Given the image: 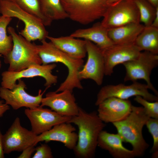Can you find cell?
Returning <instances> with one entry per match:
<instances>
[{"label": "cell", "mask_w": 158, "mask_h": 158, "mask_svg": "<svg viewBox=\"0 0 158 158\" xmlns=\"http://www.w3.org/2000/svg\"><path fill=\"white\" fill-rule=\"evenodd\" d=\"M67 123L75 124L78 129V141L73 150L75 156L80 158L94 157L99 135L105 126L97 112H87L79 107L78 114L71 117Z\"/></svg>", "instance_id": "obj_1"}, {"label": "cell", "mask_w": 158, "mask_h": 158, "mask_svg": "<svg viewBox=\"0 0 158 158\" xmlns=\"http://www.w3.org/2000/svg\"><path fill=\"white\" fill-rule=\"evenodd\" d=\"M41 44L37 45L39 55L42 64L46 65L55 63H60L68 68V75L64 81L55 91L59 92L64 90L73 92L74 88L83 89L78 77V73L84 65L83 59L73 57L57 48L51 42L46 40L41 41Z\"/></svg>", "instance_id": "obj_2"}, {"label": "cell", "mask_w": 158, "mask_h": 158, "mask_svg": "<svg viewBox=\"0 0 158 158\" xmlns=\"http://www.w3.org/2000/svg\"><path fill=\"white\" fill-rule=\"evenodd\" d=\"M150 118L142 107L132 105L125 118L112 123L123 142L132 145L136 157L142 155L149 146L143 137L142 130Z\"/></svg>", "instance_id": "obj_3"}, {"label": "cell", "mask_w": 158, "mask_h": 158, "mask_svg": "<svg viewBox=\"0 0 158 158\" xmlns=\"http://www.w3.org/2000/svg\"><path fill=\"white\" fill-rule=\"evenodd\" d=\"M7 31L13 38V45L11 50L4 56L5 63L9 65L8 71L17 72L35 64H42L37 45L18 34L11 26Z\"/></svg>", "instance_id": "obj_4"}, {"label": "cell", "mask_w": 158, "mask_h": 158, "mask_svg": "<svg viewBox=\"0 0 158 158\" xmlns=\"http://www.w3.org/2000/svg\"><path fill=\"white\" fill-rule=\"evenodd\" d=\"M0 13L3 16L16 18L23 21L24 28L19 34L29 41L46 40L49 36L41 20L11 1L0 0Z\"/></svg>", "instance_id": "obj_5"}, {"label": "cell", "mask_w": 158, "mask_h": 158, "mask_svg": "<svg viewBox=\"0 0 158 158\" xmlns=\"http://www.w3.org/2000/svg\"><path fill=\"white\" fill-rule=\"evenodd\" d=\"M68 18L87 25L103 17L109 5L107 0H61Z\"/></svg>", "instance_id": "obj_6"}, {"label": "cell", "mask_w": 158, "mask_h": 158, "mask_svg": "<svg viewBox=\"0 0 158 158\" xmlns=\"http://www.w3.org/2000/svg\"><path fill=\"white\" fill-rule=\"evenodd\" d=\"M122 64L126 70L125 82L143 79L146 82L149 89L158 96V92L152 83L150 78L152 70L158 64V54L144 51H141L136 58Z\"/></svg>", "instance_id": "obj_7"}, {"label": "cell", "mask_w": 158, "mask_h": 158, "mask_svg": "<svg viewBox=\"0 0 158 158\" xmlns=\"http://www.w3.org/2000/svg\"><path fill=\"white\" fill-rule=\"evenodd\" d=\"M101 23L108 30L140 23V14L133 0H121L109 5Z\"/></svg>", "instance_id": "obj_8"}, {"label": "cell", "mask_w": 158, "mask_h": 158, "mask_svg": "<svg viewBox=\"0 0 158 158\" xmlns=\"http://www.w3.org/2000/svg\"><path fill=\"white\" fill-rule=\"evenodd\" d=\"M56 66L55 63L46 65L35 64L18 71H4L1 74V87L11 90L19 79L40 77L45 80L44 85L48 88L57 82V76L52 73V71Z\"/></svg>", "instance_id": "obj_9"}, {"label": "cell", "mask_w": 158, "mask_h": 158, "mask_svg": "<svg viewBox=\"0 0 158 158\" xmlns=\"http://www.w3.org/2000/svg\"><path fill=\"white\" fill-rule=\"evenodd\" d=\"M149 87L146 84L133 82L130 85L121 83L118 85H107L102 87L97 95L95 103L97 106L104 100L109 97H114L123 99L136 96H140L150 102L158 101L157 96L150 93Z\"/></svg>", "instance_id": "obj_10"}, {"label": "cell", "mask_w": 158, "mask_h": 158, "mask_svg": "<svg viewBox=\"0 0 158 158\" xmlns=\"http://www.w3.org/2000/svg\"><path fill=\"white\" fill-rule=\"evenodd\" d=\"M37 136L31 130L22 127L20 118L16 117L8 130L3 135L4 154H8L14 151L22 152L29 146L35 145Z\"/></svg>", "instance_id": "obj_11"}, {"label": "cell", "mask_w": 158, "mask_h": 158, "mask_svg": "<svg viewBox=\"0 0 158 158\" xmlns=\"http://www.w3.org/2000/svg\"><path fill=\"white\" fill-rule=\"evenodd\" d=\"M18 83L11 90L1 87L0 97L5 101L7 104L11 106L13 109L17 110L22 107L33 109L41 104L43 95L46 89L42 92L40 90L38 95L34 96L28 94L25 91L26 85L21 79L18 80Z\"/></svg>", "instance_id": "obj_12"}, {"label": "cell", "mask_w": 158, "mask_h": 158, "mask_svg": "<svg viewBox=\"0 0 158 158\" xmlns=\"http://www.w3.org/2000/svg\"><path fill=\"white\" fill-rule=\"evenodd\" d=\"M85 40L87 59L78 72V78L80 81L92 80L97 85H100L105 75L104 61L102 51L93 43Z\"/></svg>", "instance_id": "obj_13"}, {"label": "cell", "mask_w": 158, "mask_h": 158, "mask_svg": "<svg viewBox=\"0 0 158 158\" xmlns=\"http://www.w3.org/2000/svg\"><path fill=\"white\" fill-rule=\"evenodd\" d=\"M24 113L30 121L31 130L37 135L49 130L56 125L68 122L71 117L62 116L40 105L33 109H25Z\"/></svg>", "instance_id": "obj_14"}, {"label": "cell", "mask_w": 158, "mask_h": 158, "mask_svg": "<svg viewBox=\"0 0 158 158\" xmlns=\"http://www.w3.org/2000/svg\"><path fill=\"white\" fill-rule=\"evenodd\" d=\"M104 64V74L111 75L114 67L136 58L141 51L134 43L126 44H113L101 49Z\"/></svg>", "instance_id": "obj_15"}, {"label": "cell", "mask_w": 158, "mask_h": 158, "mask_svg": "<svg viewBox=\"0 0 158 158\" xmlns=\"http://www.w3.org/2000/svg\"><path fill=\"white\" fill-rule=\"evenodd\" d=\"M40 106L48 107L60 115L69 117L77 115L79 108L73 92L67 90L47 92L42 98Z\"/></svg>", "instance_id": "obj_16"}, {"label": "cell", "mask_w": 158, "mask_h": 158, "mask_svg": "<svg viewBox=\"0 0 158 158\" xmlns=\"http://www.w3.org/2000/svg\"><path fill=\"white\" fill-rule=\"evenodd\" d=\"M132 106L128 99L110 97L97 106V114L103 122L113 123L125 118L130 113Z\"/></svg>", "instance_id": "obj_17"}, {"label": "cell", "mask_w": 158, "mask_h": 158, "mask_svg": "<svg viewBox=\"0 0 158 158\" xmlns=\"http://www.w3.org/2000/svg\"><path fill=\"white\" fill-rule=\"evenodd\" d=\"M76 128L71 123L65 122L56 125L51 129L37 135L34 144L44 141L47 143L51 141L63 143L67 148L73 150L78 140V135L75 132Z\"/></svg>", "instance_id": "obj_18"}, {"label": "cell", "mask_w": 158, "mask_h": 158, "mask_svg": "<svg viewBox=\"0 0 158 158\" xmlns=\"http://www.w3.org/2000/svg\"><path fill=\"white\" fill-rule=\"evenodd\" d=\"M120 135L102 130L98 138L97 146L107 150L115 158H132L136 157L133 151L123 146Z\"/></svg>", "instance_id": "obj_19"}, {"label": "cell", "mask_w": 158, "mask_h": 158, "mask_svg": "<svg viewBox=\"0 0 158 158\" xmlns=\"http://www.w3.org/2000/svg\"><path fill=\"white\" fill-rule=\"evenodd\" d=\"M108 30L98 22L90 28L76 30L70 35L89 41L103 49L114 44L109 36Z\"/></svg>", "instance_id": "obj_20"}, {"label": "cell", "mask_w": 158, "mask_h": 158, "mask_svg": "<svg viewBox=\"0 0 158 158\" xmlns=\"http://www.w3.org/2000/svg\"><path fill=\"white\" fill-rule=\"evenodd\" d=\"M47 39L57 48L74 58L83 59L87 54L85 40L71 36L55 37L48 36Z\"/></svg>", "instance_id": "obj_21"}, {"label": "cell", "mask_w": 158, "mask_h": 158, "mask_svg": "<svg viewBox=\"0 0 158 158\" xmlns=\"http://www.w3.org/2000/svg\"><path fill=\"white\" fill-rule=\"evenodd\" d=\"M144 26L140 23H130L109 29L108 35L114 44L134 43Z\"/></svg>", "instance_id": "obj_22"}, {"label": "cell", "mask_w": 158, "mask_h": 158, "mask_svg": "<svg viewBox=\"0 0 158 158\" xmlns=\"http://www.w3.org/2000/svg\"><path fill=\"white\" fill-rule=\"evenodd\" d=\"M134 43L141 51H147L157 54L158 28L145 26Z\"/></svg>", "instance_id": "obj_23"}, {"label": "cell", "mask_w": 158, "mask_h": 158, "mask_svg": "<svg viewBox=\"0 0 158 158\" xmlns=\"http://www.w3.org/2000/svg\"><path fill=\"white\" fill-rule=\"evenodd\" d=\"M40 2L42 13L52 21L68 18L61 0H40Z\"/></svg>", "instance_id": "obj_24"}, {"label": "cell", "mask_w": 158, "mask_h": 158, "mask_svg": "<svg viewBox=\"0 0 158 158\" xmlns=\"http://www.w3.org/2000/svg\"><path fill=\"white\" fill-rule=\"evenodd\" d=\"M17 5L20 8L41 20L45 26H49L52 21L42 13L40 0H8Z\"/></svg>", "instance_id": "obj_25"}, {"label": "cell", "mask_w": 158, "mask_h": 158, "mask_svg": "<svg viewBox=\"0 0 158 158\" xmlns=\"http://www.w3.org/2000/svg\"><path fill=\"white\" fill-rule=\"evenodd\" d=\"M12 20L11 17L0 16V54L4 56L8 53L13 47L12 37L7 35L6 31Z\"/></svg>", "instance_id": "obj_26"}, {"label": "cell", "mask_w": 158, "mask_h": 158, "mask_svg": "<svg viewBox=\"0 0 158 158\" xmlns=\"http://www.w3.org/2000/svg\"><path fill=\"white\" fill-rule=\"evenodd\" d=\"M133 0L139 12L140 23H142L145 26H151L155 18L157 7H154L147 0Z\"/></svg>", "instance_id": "obj_27"}, {"label": "cell", "mask_w": 158, "mask_h": 158, "mask_svg": "<svg viewBox=\"0 0 158 158\" xmlns=\"http://www.w3.org/2000/svg\"><path fill=\"white\" fill-rule=\"evenodd\" d=\"M153 140V144L151 150L152 157H158V119L150 118L145 124Z\"/></svg>", "instance_id": "obj_28"}, {"label": "cell", "mask_w": 158, "mask_h": 158, "mask_svg": "<svg viewBox=\"0 0 158 158\" xmlns=\"http://www.w3.org/2000/svg\"><path fill=\"white\" fill-rule=\"evenodd\" d=\"M134 100L143 106L150 118L158 119V101H149L140 96H136Z\"/></svg>", "instance_id": "obj_29"}, {"label": "cell", "mask_w": 158, "mask_h": 158, "mask_svg": "<svg viewBox=\"0 0 158 158\" xmlns=\"http://www.w3.org/2000/svg\"><path fill=\"white\" fill-rule=\"evenodd\" d=\"M35 152L32 158H52L53 157L51 149L47 144H41L35 148Z\"/></svg>", "instance_id": "obj_30"}, {"label": "cell", "mask_w": 158, "mask_h": 158, "mask_svg": "<svg viewBox=\"0 0 158 158\" xmlns=\"http://www.w3.org/2000/svg\"><path fill=\"white\" fill-rule=\"evenodd\" d=\"M35 146L34 145H32L27 147L21 153L17 158H31L32 154L35 151Z\"/></svg>", "instance_id": "obj_31"}, {"label": "cell", "mask_w": 158, "mask_h": 158, "mask_svg": "<svg viewBox=\"0 0 158 158\" xmlns=\"http://www.w3.org/2000/svg\"><path fill=\"white\" fill-rule=\"evenodd\" d=\"M10 109L9 105L4 103L3 100H0V117H1L4 114Z\"/></svg>", "instance_id": "obj_32"}, {"label": "cell", "mask_w": 158, "mask_h": 158, "mask_svg": "<svg viewBox=\"0 0 158 158\" xmlns=\"http://www.w3.org/2000/svg\"><path fill=\"white\" fill-rule=\"evenodd\" d=\"M151 26L158 28V7L157 8L156 15Z\"/></svg>", "instance_id": "obj_33"}, {"label": "cell", "mask_w": 158, "mask_h": 158, "mask_svg": "<svg viewBox=\"0 0 158 158\" xmlns=\"http://www.w3.org/2000/svg\"><path fill=\"white\" fill-rule=\"evenodd\" d=\"M2 137L3 135L0 130V158H4V154L3 148Z\"/></svg>", "instance_id": "obj_34"}, {"label": "cell", "mask_w": 158, "mask_h": 158, "mask_svg": "<svg viewBox=\"0 0 158 158\" xmlns=\"http://www.w3.org/2000/svg\"><path fill=\"white\" fill-rule=\"evenodd\" d=\"M155 8L158 7V0H147Z\"/></svg>", "instance_id": "obj_35"}, {"label": "cell", "mask_w": 158, "mask_h": 158, "mask_svg": "<svg viewBox=\"0 0 158 158\" xmlns=\"http://www.w3.org/2000/svg\"><path fill=\"white\" fill-rule=\"evenodd\" d=\"M121 0H107V2L109 6L118 2Z\"/></svg>", "instance_id": "obj_36"}, {"label": "cell", "mask_w": 158, "mask_h": 158, "mask_svg": "<svg viewBox=\"0 0 158 158\" xmlns=\"http://www.w3.org/2000/svg\"><path fill=\"white\" fill-rule=\"evenodd\" d=\"M2 55L1 54H0V57ZM1 61L0 60V69L1 68Z\"/></svg>", "instance_id": "obj_37"}]
</instances>
